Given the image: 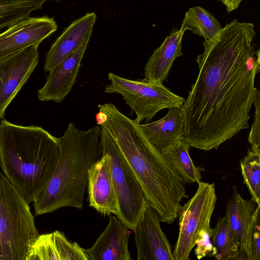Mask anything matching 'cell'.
I'll return each instance as SVG.
<instances>
[{"label": "cell", "instance_id": "1", "mask_svg": "<svg viewBox=\"0 0 260 260\" xmlns=\"http://www.w3.org/2000/svg\"><path fill=\"white\" fill-rule=\"evenodd\" d=\"M255 35L252 23L234 19L204 40V51L197 58V80L181 106L183 139L190 147L216 149L249 127L250 110L260 94L254 83L260 71Z\"/></svg>", "mask_w": 260, "mask_h": 260}, {"label": "cell", "instance_id": "2", "mask_svg": "<svg viewBox=\"0 0 260 260\" xmlns=\"http://www.w3.org/2000/svg\"><path fill=\"white\" fill-rule=\"evenodd\" d=\"M95 119L115 141L160 222L172 224L178 217L181 200L188 197L181 177L147 139L138 124L113 104L101 105Z\"/></svg>", "mask_w": 260, "mask_h": 260}, {"label": "cell", "instance_id": "3", "mask_svg": "<svg viewBox=\"0 0 260 260\" xmlns=\"http://www.w3.org/2000/svg\"><path fill=\"white\" fill-rule=\"evenodd\" d=\"M59 152L58 138L42 127L1 121V171L28 203L49 181Z\"/></svg>", "mask_w": 260, "mask_h": 260}, {"label": "cell", "instance_id": "4", "mask_svg": "<svg viewBox=\"0 0 260 260\" xmlns=\"http://www.w3.org/2000/svg\"><path fill=\"white\" fill-rule=\"evenodd\" d=\"M101 130L99 125L84 131L69 123L58 138L60 152L53 173L33 202L36 215L63 207L83 208L88 171L103 155Z\"/></svg>", "mask_w": 260, "mask_h": 260}, {"label": "cell", "instance_id": "5", "mask_svg": "<svg viewBox=\"0 0 260 260\" xmlns=\"http://www.w3.org/2000/svg\"><path fill=\"white\" fill-rule=\"evenodd\" d=\"M29 204L0 171V260H25L39 235Z\"/></svg>", "mask_w": 260, "mask_h": 260}, {"label": "cell", "instance_id": "6", "mask_svg": "<svg viewBox=\"0 0 260 260\" xmlns=\"http://www.w3.org/2000/svg\"><path fill=\"white\" fill-rule=\"evenodd\" d=\"M101 141L103 154H106L109 158L119 207L117 217L133 231L148 204L147 202L135 173L114 140L103 127Z\"/></svg>", "mask_w": 260, "mask_h": 260}, {"label": "cell", "instance_id": "7", "mask_svg": "<svg viewBox=\"0 0 260 260\" xmlns=\"http://www.w3.org/2000/svg\"><path fill=\"white\" fill-rule=\"evenodd\" d=\"M110 83L105 88L107 93L121 95L126 104L136 114L134 121L149 122L159 111L181 107L185 99L176 94L162 84L149 82L144 79L133 80L113 73L108 75Z\"/></svg>", "mask_w": 260, "mask_h": 260}, {"label": "cell", "instance_id": "8", "mask_svg": "<svg viewBox=\"0 0 260 260\" xmlns=\"http://www.w3.org/2000/svg\"><path fill=\"white\" fill-rule=\"evenodd\" d=\"M193 197L180 208L179 234L173 251L174 260H189L200 232L210 226L217 195L214 183L200 181Z\"/></svg>", "mask_w": 260, "mask_h": 260}, {"label": "cell", "instance_id": "9", "mask_svg": "<svg viewBox=\"0 0 260 260\" xmlns=\"http://www.w3.org/2000/svg\"><path fill=\"white\" fill-rule=\"evenodd\" d=\"M38 46L31 45L0 59V119L36 68Z\"/></svg>", "mask_w": 260, "mask_h": 260}, {"label": "cell", "instance_id": "10", "mask_svg": "<svg viewBox=\"0 0 260 260\" xmlns=\"http://www.w3.org/2000/svg\"><path fill=\"white\" fill-rule=\"evenodd\" d=\"M160 222L157 212L147 204L133 230L138 260H174Z\"/></svg>", "mask_w": 260, "mask_h": 260}, {"label": "cell", "instance_id": "11", "mask_svg": "<svg viewBox=\"0 0 260 260\" xmlns=\"http://www.w3.org/2000/svg\"><path fill=\"white\" fill-rule=\"evenodd\" d=\"M57 28L54 18L47 16L20 21L0 34V59L30 46L39 45Z\"/></svg>", "mask_w": 260, "mask_h": 260}, {"label": "cell", "instance_id": "12", "mask_svg": "<svg viewBox=\"0 0 260 260\" xmlns=\"http://www.w3.org/2000/svg\"><path fill=\"white\" fill-rule=\"evenodd\" d=\"M90 39L87 38L76 51L49 72L46 83L38 91L40 101L60 103L71 91Z\"/></svg>", "mask_w": 260, "mask_h": 260}, {"label": "cell", "instance_id": "13", "mask_svg": "<svg viewBox=\"0 0 260 260\" xmlns=\"http://www.w3.org/2000/svg\"><path fill=\"white\" fill-rule=\"evenodd\" d=\"M87 187L89 206L104 215H118V202L106 154H103L89 169Z\"/></svg>", "mask_w": 260, "mask_h": 260}, {"label": "cell", "instance_id": "14", "mask_svg": "<svg viewBox=\"0 0 260 260\" xmlns=\"http://www.w3.org/2000/svg\"><path fill=\"white\" fill-rule=\"evenodd\" d=\"M108 216L107 226L93 245L86 249L88 260H132L128 247L131 230L117 216Z\"/></svg>", "mask_w": 260, "mask_h": 260}, {"label": "cell", "instance_id": "15", "mask_svg": "<svg viewBox=\"0 0 260 260\" xmlns=\"http://www.w3.org/2000/svg\"><path fill=\"white\" fill-rule=\"evenodd\" d=\"M96 19L94 12L88 13L64 29L46 54L44 67L45 72L55 68L76 51L87 38L91 37Z\"/></svg>", "mask_w": 260, "mask_h": 260}, {"label": "cell", "instance_id": "16", "mask_svg": "<svg viewBox=\"0 0 260 260\" xmlns=\"http://www.w3.org/2000/svg\"><path fill=\"white\" fill-rule=\"evenodd\" d=\"M25 260H88L86 249L55 231L39 235L31 245Z\"/></svg>", "mask_w": 260, "mask_h": 260}, {"label": "cell", "instance_id": "17", "mask_svg": "<svg viewBox=\"0 0 260 260\" xmlns=\"http://www.w3.org/2000/svg\"><path fill=\"white\" fill-rule=\"evenodd\" d=\"M184 34L180 29H173L154 51L144 68L145 80L162 84L175 60L183 55L182 41Z\"/></svg>", "mask_w": 260, "mask_h": 260}, {"label": "cell", "instance_id": "18", "mask_svg": "<svg viewBox=\"0 0 260 260\" xmlns=\"http://www.w3.org/2000/svg\"><path fill=\"white\" fill-rule=\"evenodd\" d=\"M255 204L244 199L236 186L232 188V196L226 204L225 217L240 244L239 249L246 251L251 260L249 234L253 219Z\"/></svg>", "mask_w": 260, "mask_h": 260}, {"label": "cell", "instance_id": "19", "mask_svg": "<svg viewBox=\"0 0 260 260\" xmlns=\"http://www.w3.org/2000/svg\"><path fill=\"white\" fill-rule=\"evenodd\" d=\"M138 125L147 139L160 151L173 142L183 139L185 134L181 107L169 109L167 114L158 120Z\"/></svg>", "mask_w": 260, "mask_h": 260}, {"label": "cell", "instance_id": "20", "mask_svg": "<svg viewBox=\"0 0 260 260\" xmlns=\"http://www.w3.org/2000/svg\"><path fill=\"white\" fill-rule=\"evenodd\" d=\"M190 147L185 140L180 139L162 149L161 152L184 183H198L201 181L205 169L194 164L189 154Z\"/></svg>", "mask_w": 260, "mask_h": 260}, {"label": "cell", "instance_id": "21", "mask_svg": "<svg viewBox=\"0 0 260 260\" xmlns=\"http://www.w3.org/2000/svg\"><path fill=\"white\" fill-rule=\"evenodd\" d=\"M222 27L218 21L208 11L200 6L191 7L186 12L180 26L185 32L203 37L204 40L213 38Z\"/></svg>", "mask_w": 260, "mask_h": 260}, {"label": "cell", "instance_id": "22", "mask_svg": "<svg viewBox=\"0 0 260 260\" xmlns=\"http://www.w3.org/2000/svg\"><path fill=\"white\" fill-rule=\"evenodd\" d=\"M211 239L213 246L211 256L217 260H233L239 250L240 244L225 216L218 218L215 227L212 229Z\"/></svg>", "mask_w": 260, "mask_h": 260}, {"label": "cell", "instance_id": "23", "mask_svg": "<svg viewBox=\"0 0 260 260\" xmlns=\"http://www.w3.org/2000/svg\"><path fill=\"white\" fill-rule=\"evenodd\" d=\"M48 1L61 0H0V29L29 17L32 11L41 9Z\"/></svg>", "mask_w": 260, "mask_h": 260}, {"label": "cell", "instance_id": "24", "mask_svg": "<svg viewBox=\"0 0 260 260\" xmlns=\"http://www.w3.org/2000/svg\"><path fill=\"white\" fill-rule=\"evenodd\" d=\"M240 168L251 200L256 205L260 206V152L249 149L240 161Z\"/></svg>", "mask_w": 260, "mask_h": 260}, {"label": "cell", "instance_id": "25", "mask_svg": "<svg viewBox=\"0 0 260 260\" xmlns=\"http://www.w3.org/2000/svg\"><path fill=\"white\" fill-rule=\"evenodd\" d=\"M260 206L256 205L249 234L251 260H260Z\"/></svg>", "mask_w": 260, "mask_h": 260}, {"label": "cell", "instance_id": "26", "mask_svg": "<svg viewBox=\"0 0 260 260\" xmlns=\"http://www.w3.org/2000/svg\"><path fill=\"white\" fill-rule=\"evenodd\" d=\"M212 229L210 226L202 230L197 239L194 253L199 259L208 255L212 256L213 251V246L211 239Z\"/></svg>", "mask_w": 260, "mask_h": 260}, {"label": "cell", "instance_id": "27", "mask_svg": "<svg viewBox=\"0 0 260 260\" xmlns=\"http://www.w3.org/2000/svg\"><path fill=\"white\" fill-rule=\"evenodd\" d=\"M253 104L255 112L248 141L251 145V149L260 152V94L257 96Z\"/></svg>", "mask_w": 260, "mask_h": 260}, {"label": "cell", "instance_id": "28", "mask_svg": "<svg viewBox=\"0 0 260 260\" xmlns=\"http://www.w3.org/2000/svg\"><path fill=\"white\" fill-rule=\"evenodd\" d=\"M220 1H221L222 3L223 2V0H219Z\"/></svg>", "mask_w": 260, "mask_h": 260}]
</instances>
